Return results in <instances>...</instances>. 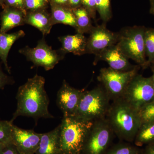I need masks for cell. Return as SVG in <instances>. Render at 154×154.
I'll return each mask as SVG.
<instances>
[{
  "mask_svg": "<svg viewBox=\"0 0 154 154\" xmlns=\"http://www.w3.org/2000/svg\"><path fill=\"white\" fill-rule=\"evenodd\" d=\"M60 125L49 132L42 134L38 148L35 154H60Z\"/></svg>",
  "mask_w": 154,
  "mask_h": 154,
  "instance_id": "cell-17",
  "label": "cell"
},
{
  "mask_svg": "<svg viewBox=\"0 0 154 154\" xmlns=\"http://www.w3.org/2000/svg\"></svg>",
  "mask_w": 154,
  "mask_h": 154,
  "instance_id": "cell-40",
  "label": "cell"
},
{
  "mask_svg": "<svg viewBox=\"0 0 154 154\" xmlns=\"http://www.w3.org/2000/svg\"><path fill=\"white\" fill-rule=\"evenodd\" d=\"M140 67L137 66L131 70L126 72L115 70L110 67L100 70L97 79L111 101L122 98L130 83L137 74Z\"/></svg>",
  "mask_w": 154,
  "mask_h": 154,
  "instance_id": "cell-6",
  "label": "cell"
},
{
  "mask_svg": "<svg viewBox=\"0 0 154 154\" xmlns=\"http://www.w3.org/2000/svg\"><path fill=\"white\" fill-rule=\"evenodd\" d=\"M5 146L0 144V154H3V150Z\"/></svg>",
  "mask_w": 154,
  "mask_h": 154,
  "instance_id": "cell-38",
  "label": "cell"
},
{
  "mask_svg": "<svg viewBox=\"0 0 154 154\" xmlns=\"http://www.w3.org/2000/svg\"><path fill=\"white\" fill-rule=\"evenodd\" d=\"M51 17L53 25L62 24L75 28V17L72 9L69 7L51 4Z\"/></svg>",
  "mask_w": 154,
  "mask_h": 154,
  "instance_id": "cell-19",
  "label": "cell"
},
{
  "mask_svg": "<svg viewBox=\"0 0 154 154\" xmlns=\"http://www.w3.org/2000/svg\"><path fill=\"white\" fill-rule=\"evenodd\" d=\"M93 27L87 38L86 54H98L111 45L116 44L118 33H114L106 27V23Z\"/></svg>",
  "mask_w": 154,
  "mask_h": 154,
  "instance_id": "cell-10",
  "label": "cell"
},
{
  "mask_svg": "<svg viewBox=\"0 0 154 154\" xmlns=\"http://www.w3.org/2000/svg\"><path fill=\"white\" fill-rule=\"evenodd\" d=\"M105 118L118 138L134 142L142 124L138 110L120 98L112 101Z\"/></svg>",
  "mask_w": 154,
  "mask_h": 154,
  "instance_id": "cell-2",
  "label": "cell"
},
{
  "mask_svg": "<svg viewBox=\"0 0 154 154\" xmlns=\"http://www.w3.org/2000/svg\"><path fill=\"white\" fill-rule=\"evenodd\" d=\"M45 84V78L36 75L19 87L16 96L17 108L10 120L11 122L19 116L36 119L53 118L48 111L49 99Z\"/></svg>",
  "mask_w": 154,
  "mask_h": 154,
  "instance_id": "cell-1",
  "label": "cell"
},
{
  "mask_svg": "<svg viewBox=\"0 0 154 154\" xmlns=\"http://www.w3.org/2000/svg\"><path fill=\"white\" fill-rule=\"evenodd\" d=\"M10 121L0 120V144L6 146L12 144V125Z\"/></svg>",
  "mask_w": 154,
  "mask_h": 154,
  "instance_id": "cell-24",
  "label": "cell"
},
{
  "mask_svg": "<svg viewBox=\"0 0 154 154\" xmlns=\"http://www.w3.org/2000/svg\"><path fill=\"white\" fill-rule=\"evenodd\" d=\"M111 101L102 86L84 91L78 109L72 116L85 122H94L105 118Z\"/></svg>",
  "mask_w": 154,
  "mask_h": 154,
  "instance_id": "cell-4",
  "label": "cell"
},
{
  "mask_svg": "<svg viewBox=\"0 0 154 154\" xmlns=\"http://www.w3.org/2000/svg\"><path fill=\"white\" fill-rule=\"evenodd\" d=\"M96 10L104 23L112 17L110 0H96Z\"/></svg>",
  "mask_w": 154,
  "mask_h": 154,
  "instance_id": "cell-25",
  "label": "cell"
},
{
  "mask_svg": "<svg viewBox=\"0 0 154 154\" xmlns=\"http://www.w3.org/2000/svg\"><path fill=\"white\" fill-rule=\"evenodd\" d=\"M150 13L154 15V0H150Z\"/></svg>",
  "mask_w": 154,
  "mask_h": 154,
  "instance_id": "cell-35",
  "label": "cell"
},
{
  "mask_svg": "<svg viewBox=\"0 0 154 154\" xmlns=\"http://www.w3.org/2000/svg\"><path fill=\"white\" fill-rule=\"evenodd\" d=\"M145 44L148 67L154 64V28H146Z\"/></svg>",
  "mask_w": 154,
  "mask_h": 154,
  "instance_id": "cell-23",
  "label": "cell"
},
{
  "mask_svg": "<svg viewBox=\"0 0 154 154\" xmlns=\"http://www.w3.org/2000/svg\"><path fill=\"white\" fill-rule=\"evenodd\" d=\"M133 143L139 147L154 143V121L142 123Z\"/></svg>",
  "mask_w": 154,
  "mask_h": 154,
  "instance_id": "cell-21",
  "label": "cell"
},
{
  "mask_svg": "<svg viewBox=\"0 0 154 154\" xmlns=\"http://www.w3.org/2000/svg\"><path fill=\"white\" fill-rule=\"evenodd\" d=\"M13 82L14 81L12 78L3 72L2 65L0 63V90L3 89L7 85H11Z\"/></svg>",
  "mask_w": 154,
  "mask_h": 154,
  "instance_id": "cell-30",
  "label": "cell"
},
{
  "mask_svg": "<svg viewBox=\"0 0 154 154\" xmlns=\"http://www.w3.org/2000/svg\"><path fill=\"white\" fill-rule=\"evenodd\" d=\"M62 45L60 50L66 54L72 53L75 55L86 54L87 38L84 34L77 33L73 35L61 36L58 38Z\"/></svg>",
  "mask_w": 154,
  "mask_h": 154,
  "instance_id": "cell-15",
  "label": "cell"
},
{
  "mask_svg": "<svg viewBox=\"0 0 154 154\" xmlns=\"http://www.w3.org/2000/svg\"><path fill=\"white\" fill-rule=\"evenodd\" d=\"M104 154H142V149L131 143L121 142L110 146Z\"/></svg>",
  "mask_w": 154,
  "mask_h": 154,
  "instance_id": "cell-22",
  "label": "cell"
},
{
  "mask_svg": "<svg viewBox=\"0 0 154 154\" xmlns=\"http://www.w3.org/2000/svg\"><path fill=\"white\" fill-rule=\"evenodd\" d=\"M3 154H22L13 144L6 146L3 150Z\"/></svg>",
  "mask_w": 154,
  "mask_h": 154,
  "instance_id": "cell-31",
  "label": "cell"
},
{
  "mask_svg": "<svg viewBox=\"0 0 154 154\" xmlns=\"http://www.w3.org/2000/svg\"><path fill=\"white\" fill-rule=\"evenodd\" d=\"M25 34L22 30L11 33H0V59L9 73H11V69L8 63L9 51L15 42L24 37Z\"/></svg>",
  "mask_w": 154,
  "mask_h": 154,
  "instance_id": "cell-18",
  "label": "cell"
},
{
  "mask_svg": "<svg viewBox=\"0 0 154 154\" xmlns=\"http://www.w3.org/2000/svg\"><path fill=\"white\" fill-rule=\"evenodd\" d=\"M51 3L57 5L70 7L69 5V0H51Z\"/></svg>",
  "mask_w": 154,
  "mask_h": 154,
  "instance_id": "cell-33",
  "label": "cell"
},
{
  "mask_svg": "<svg viewBox=\"0 0 154 154\" xmlns=\"http://www.w3.org/2000/svg\"><path fill=\"white\" fill-rule=\"evenodd\" d=\"M26 14L19 9L5 7L0 14V33H7L13 28L25 25Z\"/></svg>",
  "mask_w": 154,
  "mask_h": 154,
  "instance_id": "cell-14",
  "label": "cell"
},
{
  "mask_svg": "<svg viewBox=\"0 0 154 154\" xmlns=\"http://www.w3.org/2000/svg\"><path fill=\"white\" fill-rule=\"evenodd\" d=\"M84 91L72 87L64 80L57 94V103L63 116H72L79 105Z\"/></svg>",
  "mask_w": 154,
  "mask_h": 154,
  "instance_id": "cell-11",
  "label": "cell"
},
{
  "mask_svg": "<svg viewBox=\"0 0 154 154\" xmlns=\"http://www.w3.org/2000/svg\"><path fill=\"white\" fill-rule=\"evenodd\" d=\"M115 135L106 118L93 122L81 154H104Z\"/></svg>",
  "mask_w": 154,
  "mask_h": 154,
  "instance_id": "cell-7",
  "label": "cell"
},
{
  "mask_svg": "<svg viewBox=\"0 0 154 154\" xmlns=\"http://www.w3.org/2000/svg\"><path fill=\"white\" fill-rule=\"evenodd\" d=\"M42 134L12 125V144L22 154H34L38 148Z\"/></svg>",
  "mask_w": 154,
  "mask_h": 154,
  "instance_id": "cell-12",
  "label": "cell"
},
{
  "mask_svg": "<svg viewBox=\"0 0 154 154\" xmlns=\"http://www.w3.org/2000/svg\"><path fill=\"white\" fill-rule=\"evenodd\" d=\"M81 5L87 10L91 18L96 21L97 11L96 0H81Z\"/></svg>",
  "mask_w": 154,
  "mask_h": 154,
  "instance_id": "cell-28",
  "label": "cell"
},
{
  "mask_svg": "<svg viewBox=\"0 0 154 154\" xmlns=\"http://www.w3.org/2000/svg\"><path fill=\"white\" fill-rule=\"evenodd\" d=\"M94 64L99 61L107 62L109 67L115 70L126 72L131 70L137 66H133L117 45H111L95 55Z\"/></svg>",
  "mask_w": 154,
  "mask_h": 154,
  "instance_id": "cell-13",
  "label": "cell"
},
{
  "mask_svg": "<svg viewBox=\"0 0 154 154\" xmlns=\"http://www.w3.org/2000/svg\"><path fill=\"white\" fill-rule=\"evenodd\" d=\"M45 1H46V2H49V0H45Z\"/></svg>",
  "mask_w": 154,
  "mask_h": 154,
  "instance_id": "cell-39",
  "label": "cell"
},
{
  "mask_svg": "<svg viewBox=\"0 0 154 154\" xmlns=\"http://www.w3.org/2000/svg\"><path fill=\"white\" fill-rule=\"evenodd\" d=\"M151 66L152 71L153 72L152 75V79L153 85V88L154 89V64L152 65Z\"/></svg>",
  "mask_w": 154,
  "mask_h": 154,
  "instance_id": "cell-36",
  "label": "cell"
},
{
  "mask_svg": "<svg viewBox=\"0 0 154 154\" xmlns=\"http://www.w3.org/2000/svg\"><path fill=\"white\" fill-rule=\"evenodd\" d=\"M75 17L77 33L84 34L89 33L94 26L92 25L91 17L88 11L82 6L72 9Z\"/></svg>",
  "mask_w": 154,
  "mask_h": 154,
  "instance_id": "cell-20",
  "label": "cell"
},
{
  "mask_svg": "<svg viewBox=\"0 0 154 154\" xmlns=\"http://www.w3.org/2000/svg\"><path fill=\"white\" fill-rule=\"evenodd\" d=\"M144 26L123 28L118 33L116 45L128 59L134 61L143 69L147 68L145 51V32Z\"/></svg>",
  "mask_w": 154,
  "mask_h": 154,
  "instance_id": "cell-5",
  "label": "cell"
},
{
  "mask_svg": "<svg viewBox=\"0 0 154 154\" xmlns=\"http://www.w3.org/2000/svg\"><path fill=\"white\" fill-rule=\"evenodd\" d=\"M19 52L34 65L42 67L47 71L53 69L66 55L60 49L57 51L53 49L47 44L44 38L38 42L36 47L26 46L19 50Z\"/></svg>",
  "mask_w": 154,
  "mask_h": 154,
  "instance_id": "cell-9",
  "label": "cell"
},
{
  "mask_svg": "<svg viewBox=\"0 0 154 154\" xmlns=\"http://www.w3.org/2000/svg\"><path fill=\"white\" fill-rule=\"evenodd\" d=\"M5 7L16 8L27 13L25 9V0H5Z\"/></svg>",
  "mask_w": 154,
  "mask_h": 154,
  "instance_id": "cell-29",
  "label": "cell"
},
{
  "mask_svg": "<svg viewBox=\"0 0 154 154\" xmlns=\"http://www.w3.org/2000/svg\"><path fill=\"white\" fill-rule=\"evenodd\" d=\"M93 122L63 116L60 125V154H81Z\"/></svg>",
  "mask_w": 154,
  "mask_h": 154,
  "instance_id": "cell-3",
  "label": "cell"
},
{
  "mask_svg": "<svg viewBox=\"0 0 154 154\" xmlns=\"http://www.w3.org/2000/svg\"><path fill=\"white\" fill-rule=\"evenodd\" d=\"M142 123L154 121V101L139 110Z\"/></svg>",
  "mask_w": 154,
  "mask_h": 154,
  "instance_id": "cell-26",
  "label": "cell"
},
{
  "mask_svg": "<svg viewBox=\"0 0 154 154\" xmlns=\"http://www.w3.org/2000/svg\"><path fill=\"white\" fill-rule=\"evenodd\" d=\"M142 154H154V143L145 146L142 149Z\"/></svg>",
  "mask_w": 154,
  "mask_h": 154,
  "instance_id": "cell-32",
  "label": "cell"
},
{
  "mask_svg": "<svg viewBox=\"0 0 154 154\" xmlns=\"http://www.w3.org/2000/svg\"><path fill=\"white\" fill-rule=\"evenodd\" d=\"M69 6L71 8H75L81 5V0H69Z\"/></svg>",
  "mask_w": 154,
  "mask_h": 154,
  "instance_id": "cell-34",
  "label": "cell"
},
{
  "mask_svg": "<svg viewBox=\"0 0 154 154\" xmlns=\"http://www.w3.org/2000/svg\"><path fill=\"white\" fill-rule=\"evenodd\" d=\"M0 7H2V8L4 9L5 8V0H0Z\"/></svg>",
  "mask_w": 154,
  "mask_h": 154,
  "instance_id": "cell-37",
  "label": "cell"
},
{
  "mask_svg": "<svg viewBox=\"0 0 154 154\" xmlns=\"http://www.w3.org/2000/svg\"><path fill=\"white\" fill-rule=\"evenodd\" d=\"M48 2L45 0H25L26 11H34L45 9Z\"/></svg>",
  "mask_w": 154,
  "mask_h": 154,
  "instance_id": "cell-27",
  "label": "cell"
},
{
  "mask_svg": "<svg viewBox=\"0 0 154 154\" xmlns=\"http://www.w3.org/2000/svg\"><path fill=\"white\" fill-rule=\"evenodd\" d=\"M25 22L37 28L44 36L49 34L53 26L51 14L45 9L27 12Z\"/></svg>",
  "mask_w": 154,
  "mask_h": 154,
  "instance_id": "cell-16",
  "label": "cell"
},
{
  "mask_svg": "<svg viewBox=\"0 0 154 154\" xmlns=\"http://www.w3.org/2000/svg\"><path fill=\"white\" fill-rule=\"evenodd\" d=\"M122 98L138 111L154 102L152 77L146 78L137 74L130 83Z\"/></svg>",
  "mask_w": 154,
  "mask_h": 154,
  "instance_id": "cell-8",
  "label": "cell"
}]
</instances>
